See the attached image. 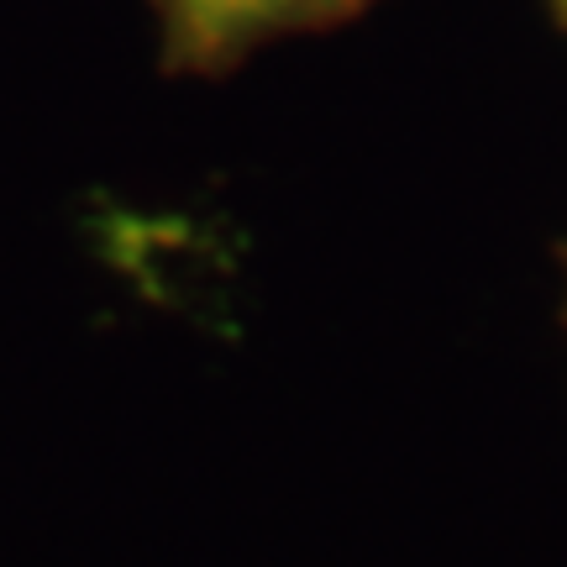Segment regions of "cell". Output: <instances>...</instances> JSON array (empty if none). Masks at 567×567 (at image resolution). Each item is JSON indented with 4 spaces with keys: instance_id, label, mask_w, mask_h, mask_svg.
<instances>
[{
    "instance_id": "cell-1",
    "label": "cell",
    "mask_w": 567,
    "mask_h": 567,
    "mask_svg": "<svg viewBox=\"0 0 567 567\" xmlns=\"http://www.w3.org/2000/svg\"><path fill=\"white\" fill-rule=\"evenodd\" d=\"M379 0H147L158 69L174 80H226L295 38H321L368 17Z\"/></svg>"
},
{
    "instance_id": "cell-2",
    "label": "cell",
    "mask_w": 567,
    "mask_h": 567,
    "mask_svg": "<svg viewBox=\"0 0 567 567\" xmlns=\"http://www.w3.org/2000/svg\"><path fill=\"white\" fill-rule=\"evenodd\" d=\"M547 6H551V17L563 21V32H567V0H547Z\"/></svg>"
},
{
    "instance_id": "cell-3",
    "label": "cell",
    "mask_w": 567,
    "mask_h": 567,
    "mask_svg": "<svg viewBox=\"0 0 567 567\" xmlns=\"http://www.w3.org/2000/svg\"><path fill=\"white\" fill-rule=\"evenodd\" d=\"M563 268H567V247H563Z\"/></svg>"
}]
</instances>
